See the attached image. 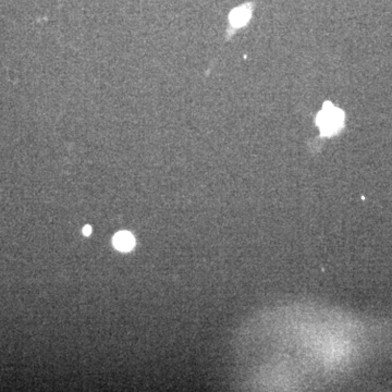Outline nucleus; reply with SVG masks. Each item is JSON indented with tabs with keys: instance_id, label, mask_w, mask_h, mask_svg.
<instances>
[{
	"instance_id": "1",
	"label": "nucleus",
	"mask_w": 392,
	"mask_h": 392,
	"mask_svg": "<svg viewBox=\"0 0 392 392\" xmlns=\"http://www.w3.org/2000/svg\"><path fill=\"white\" fill-rule=\"evenodd\" d=\"M316 124L319 128L322 137L336 135L344 126V112L332 103L326 102L322 109L317 114Z\"/></svg>"
},
{
	"instance_id": "2",
	"label": "nucleus",
	"mask_w": 392,
	"mask_h": 392,
	"mask_svg": "<svg viewBox=\"0 0 392 392\" xmlns=\"http://www.w3.org/2000/svg\"><path fill=\"white\" fill-rule=\"evenodd\" d=\"M253 13V4L242 5L236 9H233L229 14V29L227 31V40L235 34L237 31L245 27L247 22L251 19Z\"/></svg>"
},
{
	"instance_id": "3",
	"label": "nucleus",
	"mask_w": 392,
	"mask_h": 392,
	"mask_svg": "<svg viewBox=\"0 0 392 392\" xmlns=\"http://www.w3.org/2000/svg\"><path fill=\"white\" fill-rule=\"evenodd\" d=\"M114 246L120 249V251H130L134 246V238L132 237L131 233L127 231H122L117 233L113 238Z\"/></svg>"
},
{
	"instance_id": "4",
	"label": "nucleus",
	"mask_w": 392,
	"mask_h": 392,
	"mask_svg": "<svg viewBox=\"0 0 392 392\" xmlns=\"http://www.w3.org/2000/svg\"><path fill=\"white\" fill-rule=\"evenodd\" d=\"M90 231H91V228L89 226H85L84 228H83V235H84V236H89L90 235Z\"/></svg>"
}]
</instances>
